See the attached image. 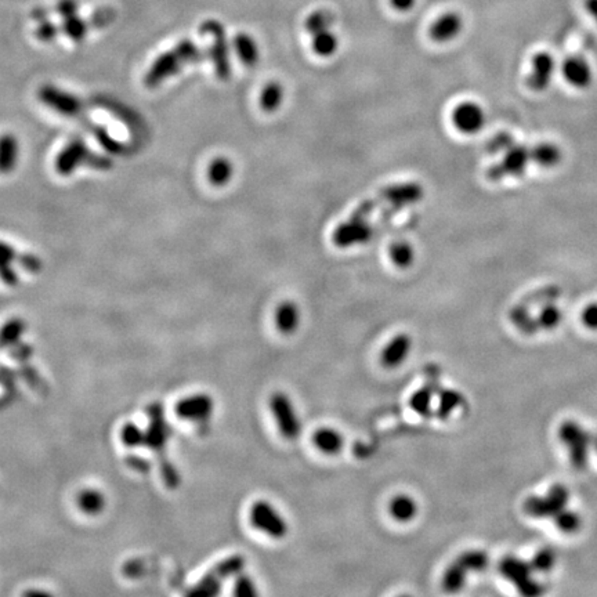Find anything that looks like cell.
Wrapping results in <instances>:
<instances>
[{"label": "cell", "instance_id": "34", "mask_svg": "<svg viewBox=\"0 0 597 597\" xmlns=\"http://www.w3.org/2000/svg\"><path fill=\"white\" fill-rule=\"evenodd\" d=\"M390 258L398 268H408L415 260V249L407 241H400L391 245Z\"/></svg>", "mask_w": 597, "mask_h": 597}, {"label": "cell", "instance_id": "44", "mask_svg": "<svg viewBox=\"0 0 597 597\" xmlns=\"http://www.w3.org/2000/svg\"><path fill=\"white\" fill-rule=\"evenodd\" d=\"M220 592V578H217L214 572L205 577L191 592V595L199 596H214Z\"/></svg>", "mask_w": 597, "mask_h": 597}, {"label": "cell", "instance_id": "48", "mask_svg": "<svg viewBox=\"0 0 597 597\" xmlns=\"http://www.w3.org/2000/svg\"><path fill=\"white\" fill-rule=\"evenodd\" d=\"M60 29H61L60 27H57L55 24L50 21H41L39 27L35 31V37L42 42H50L58 35Z\"/></svg>", "mask_w": 597, "mask_h": 597}, {"label": "cell", "instance_id": "39", "mask_svg": "<svg viewBox=\"0 0 597 597\" xmlns=\"http://www.w3.org/2000/svg\"><path fill=\"white\" fill-rule=\"evenodd\" d=\"M468 571H483L490 564V557L483 551H468L458 557Z\"/></svg>", "mask_w": 597, "mask_h": 597}, {"label": "cell", "instance_id": "8", "mask_svg": "<svg viewBox=\"0 0 597 597\" xmlns=\"http://www.w3.org/2000/svg\"><path fill=\"white\" fill-rule=\"evenodd\" d=\"M270 408L281 434L288 440L298 438L301 424L291 398L284 393H274L270 400Z\"/></svg>", "mask_w": 597, "mask_h": 597}, {"label": "cell", "instance_id": "6", "mask_svg": "<svg viewBox=\"0 0 597 597\" xmlns=\"http://www.w3.org/2000/svg\"><path fill=\"white\" fill-rule=\"evenodd\" d=\"M531 162V150L523 144H514L505 151L502 161L487 171V177L492 181H501L505 177L523 176Z\"/></svg>", "mask_w": 597, "mask_h": 597}, {"label": "cell", "instance_id": "28", "mask_svg": "<svg viewBox=\"0 0 597 597\" xmlns=\"http://www.w3.org/2000/svg\"><path fill=\"white\" fill-rule=\"evenodd\" d=\"M107 499L105 495L98 490H84L78 495V506L82 512L88 516H98L105 509Z\"/></svg>", "mask_w": 597, "mask_h": 597}, {"label": "cell", "instance_id": "18", "mask_svg": "<svg viewBox=\"0 0 597 597\" xmlns=\"http://www.w3.org/2000/svg\"><path fill=\"white\" fill-rule=\"evenodd\" d=\"M313 442L321 452L327 455H336L344 445L343 435L338 430L331 427L318 428L313 435Z\"/></svg>", "mask_w": 597, "mask_h": 597}, {"label": "cell", "instance_id": "24", "mask_svg": "<svg viewBox=\"0 0 597 597\" xmlns=\"http://www.w3.org/2000/svg\"><path fill=\"white\" fill-rule=\"evenodd\" d=\"M27 332V322L21 318H11L0 328V350L17 346Z\"/></svg>", "mask_w": 597, "mask_h": 597}, {"label": "cell", "instance_id": "36", "mask_svg": "<svg viewBox=\"0 0 597 597\" xmlns=\"http://www.w3.org/2000/svg\"><path fill=\"white\" fill-rule=\"evenodd\" d=\"M244 567H245V558L242 556H231V557L225 558L224 561L218 563L214 567L212 572L217 578H220L223 581V579H227L232 575H240L241 571L244 570Z\"/></svg>", "mask_w": 597, "mask_h": 597}, {"label": "cell", "instance_id": "4", "mask_svg": "<svg viewBox=\"0 0 597 597\" xmlns=\"http://www.w3.org/2000/svg\"><path fill=\"white\" fill-rule=\"evenodd\" d=\"M570 491L563 484L551 487L545 497H530L524 502V512L532 518H553L556 514L567 508Z\"/></svg>", "mask_w": 597, "mask_h": 597}, {"label": "cell", "instance_id": "13", "mask_svg": "<svg viewBox=\"0 0 597 597\" xmlns=\"http://www.w3.org/2000/svg\"><path fill=\"white\" fill-rule=\"evenodd\" d=\"M88 148L82 137H74L58 154L55 159V171L61 176H70L85 164Z\"/></svg>", "mask_w": 597, "mask_h": 597}, {"label": "cell", "instance_id": "22", "mask_svg": "<svg viewBox=\"0 0 597 597\" xmlns=\"http://www.w3.org/2000/svg\"><path fill=\"white\" fill-rule=\"evenodd\" d=\"M300 324V310L294 301H284L275 311V325L282 334H294Z\"/></svg>", "mask_w": 597, "mask_h": 597}, {"label": "cell", "instance_id": "31", "mask_svg": "<svg viewBox=\"0 0 597 597\" xmlns=\"http://www.w3.org/2000/svg\"><path fill=\"white\" fill-rule=\"evenodd\" d=\"M334 22L335 15L329 10H315L306 18L304 28L310 35H315L331 29Z\"/></svg>", "mask_w": 597, "mask_h": 597}, {"label": "cell", "instance_id": "21", "mask_svg": "<svg viewBox=\"0 0 597 597\" xmlns=\"http://www.w3.org/2000/svg\"><path fill=\"white\" fill-rule=\"evenodd\" d=\"M563 159V152L555 143H541L531 148V162L541 168L552 169Z\"/></svg>", "mask_w": 597, "mask_h": 597}, {"label": "cell", "instance_id": "3", "mask_svg": "<svg viewBox=\"0 0 597 597\" xmlns=\"http://www.w3.org/2000/svg\"><path fill=\"white\" fill-rule=\"evenodd\" d=\"M499 571L523 596H539L544 593V585L532 578V567L530 563L508 556L501 561Z\"/></svg>", "mask_w": 597, "mask_h": 597}, {"label": "cell", "instance_id": "9", "mask_svg": "<svg viewBox=\"0 0 597 597\" xmlns=\"http://www.w3.org/2000/svg\"><path fill=\"white\" fill-rule=\"evenodd\" d=\"M187 63L181 57V54L177 51L176 47H173L169 51L162 53L150 67L148 72L144 77V85L147 87H157L161 85L164 81L169 79L177 72L183 70V67Z\"/></svg>", "mask_w": 597, "mask_h": 597}, {"label": "cell", "instance_id": "37", "mask_svg": "<svg viewBox=\"0 0 597 597\" xmlns=\"http://www.w3.org/2000/svg\"><path fill=\"white\" fill-rule=\"evenodd\" d=\"M556 527L564 534H575L582 527V518L577 512L568 511L567 508L557 513L553 517Z\"/></svg>", "mask_w": 597, "mask_h": 597}, {"label": "cell", "instance_id": "19", "mask_svg": "<svg viewBox=\"0 0 597 597\" xmlns=\"http://www.w3.org/2000/svg\"><path fill=\"white\" fill-rule=\"evenodd\" d=\"M18 252L4 241H0V281L8 287H15L20 281L13 263L17 261Z\"/></svg>", "mask_w": 597, "mask_h": 597}, {"label": "cell", "instance_id": "29", "mask_svg": "<svg viewBox=\"0 0 597 597\" xmlns=\"http://www.w3.org/2000/svg\"><path fill=\"white\" fill-rule=\"evenodd\" d=\"M390 513L397 521L407 523V521H411L416 516L418 506H416V502L411 497L398 495L390 502Z\"/></svg>", "mask_w": 597, "mask_h": 597}, {"label": "cell", "instance_id": "42", "mask_svg": "<svg viewBox=\"0 0 597 597\" xmlns=\"http://www.w3.org/2000/svg\"><path fill=\"white\" fill-rule=\"evenodd\" d=\"M464 398L457 391H451V390H445L441 394V400H440V407H438V415L441 418H447L457 407H459L462 404Z\"/></svg>", "mask_w": 597, "mask_h": 597}, {"label": "cell", "instance_id": "40", "mask_svg": "<svg viewBox=\"0 0 597 597\" xmlns=\"http://www.w3.org/2000/svg\"><path fill=\"white\" fill-rule=\"evenodd\" d=\"M530 564H531L532 570H535V571H539V572L551 571L556 564L555 551H552L549 548H544V549L538 551L532 557Z\"/></svg>", "mask_w": 597, "mask_h": 597}, {"label": "cell", "instance_id": "50", "mask_svg": "<svg viewBox=\"0 0 597 597\" xmlns=\"http://www.w3.org/2000/svg\"><path fill=\"white\" fill-rule=\"evenodd\" d=\"M78 7L79 6L77 0H60L55 6V10L63 18H67V17L75 15L78 11Z\"/></svg>", "mask_w": 597, "mask_h": 597}, {"label": "cell", "instance_id": "46", "mask_svg": "<svg viewBox=\"0 0 597 597\" xmlns=\"http://www.w3.org/2000/svg\"><path fill=\"white\" fill-rule=\"evenodd\" d=\"M85 165H87L88 168H91V169H96V171H105L112 169L114 162H112V159L110 157L96 154V152H93L90 150L88 151V155L86 158Z\"/></svg>", "mask_w": 597, "mask_h": 597}, {"label": "cell", "instance_id": "23", "mask_svg": "<svg viewBox=\"0 0 597 597\" xmlns=\"http://www.w3.org/2000/svg\"><path fill=\"white\" fill-rule=\"evenodd\" d=\"M234 176V164L225 157H217L208 166V180L214 187H223Z\"/></svg>", "mask_w": 597, "mask_h": 597}, {"label": "cell", "instance_id": "32", "mask_svg": "<svg viewBox=\"0 0 597 597\" xmlns=\"http://www.w3.org/2000/svg\"><path fill=\"white\" fill-rule=\"evenodd\" d=\"M168 437H169L168 425L159 416H154L151 426L145 431V445L154 450H159L165 445V442L168 441Z\"/></svg>", "mask_w": 597, "mask_h": 597}, {"label": "cell", "instance_id": "35", "mask_svg": "<svg viewBox=\"0 0 597 597\" xmlns=\"http://www.w3.org/2000/svg\"><path fill=\"white\" fill-rule=\"evenodd\" d=\"M511 318H512L513 324L525 335H534L539 329L537 318H532L530 315V311L525 307H521V306L514 307Z\"/></svg>", "mask_w": 597, "mask_h": 597}, {"label": "cell", "instance_id": "38", "mask_svg": "<svg viewBox=\"0 0 597 597\" xmlns=\"http://www.w3.org/2000/svg\"><path fill=\"white\" fill-rule=\"evenodd\" d=\"M561 318H563V314H561L560 308L553 303H548L539 311L537 321H538V325H539L541 329L552 331L560 325Z\"/></svg>", "mask_w": 597, "mask_h": 597}, {"label": "cell", "instance_id": "52", "mask_svg": "<svg viewBox=\"0 0 597 597\" xmlns=\"http://www.w3.org/2000/svg\"><path fill=\"white\" fill-rule=\"evenodd\" d=\"M585 8L593 17L597 24V0H585Z\"/></svg>", "mask_w": 597, "mask_h": 597}, {"label": "cell", "instance_id": "5", "mask_svg": "<svg viewBox=\"0 0 597 597\" xmlns=\"http://www.w3.org/2000/svg\"><path fill=\"white\" fill-rule=\"evenodd\" d=\"M38 98L46 107L68 118L84 119V103L77 96L54 85H43L38 90Z\"/></svg>", "mask_w": 597, "mask_h": 597}, {"label": "cell", "instance_id": "20", "mask_svg": "<svg viewBox=\"0 0 597 597\" xmlns=\"http://www.w3.org/2000/svg\"><path fill=\"white\" fill-rule=\"evenodd\" d=\"M18 140L14 134L0 136V173L7 174L15 169L18 162Z\"/></svg>", "mask_w": 597, "mask_h": 597}, {"label": "cell", "instance_id": "12", "mask_svg": "<svg viewBox=\"0 0 597 597\" xmlns=\"http://www.w3.org/2000/svg\"><path fill=\"white\" fill-rule=\"evenodd\" d=\"M555 71V57L548 51H539L531 60V72L527 78V85L534 91H545L552 84Z\"/></svg>", "mask_w": 597, "mask_h": 597}, {"label": "cell", "instance_id": "26", "mask_svg": "<svg viewBox=\"0 0 597 597\" xmlns=\"http://www.w3.org/2000/svg\"><path fill=\"white\" fill-rule=\"evenodd\" d=\"M84 122H85L87 129H90V133L96 137V140L100 143V145L107 152H110L112 155H122V154H125L128 151V145L124 144V143H121V141H118L117 138H114L108 133L107 129L103 128V126L93 125L90 121L87 122L86 119H84Z\"/></svg>", "mask_w": 597, "mask_h": 597}, {"label": "cell", "instance_id": "27", "mask_svg": "<svg viewBox=\"0 0 597 597\" xmlns=\"http://www.w3.org/2000/svg\"><path fill=\"white\" fill-rule=\"evenodd\" d=\"M468 572H469L468 568L457 558L444 572V578H442L444 591L450 593L461 591L466 582Z\"/></svg>", "mask_w": 597, "mask_h": 597}, {"label": "cell", "instance_id": "15", "mask_svg": "<svg viewBox=\"0 0 597 597\" xmlns=\"http://www.w3.org/2000/svg\"><path fill=\"white\" fill-rule=\"evenodd\" d=\"M462 28L464 21L458 13H445L430 25L428 37L434 42H450L461 34Z\"/></svg>", "mask_w": 597, "mask_h": 597}, {"label": "cell", "instance_id": "51", "mask_svg": "<svg viewBox=\"0 0 597 597\" xmlns=\"http://www.w3.org/2000/svg\"><path fill=\"white\" fill-rule=\"evenodd\" d=\"M416 0H390V4L393 8H395L400 13H407L411 8H414Z\"/></svg>", "mask_w": 597, "mask_h": 597}, {"label": "cell", "instance_id": "30", "mask_svg": "<svg viewBox=\"0 0 597 597\" xmlns=\"http://www.w3.org/2000/svg\"><path fill=\"white\" fill-rule=\"evenodd\" d=\"M311 48L320 57H331L339 48V39L334 32H331V29H328L313 35Z\"/></svg>", "mask_w": 597, "mask_h": 597}, {"label": "cell", "instance_id": "14", "mask_svg": "<svg viewBox=\"0 0 597 597\" xmlns=\"http://www.w3.org/2000/svg\"><path fill=\"white\" fill-rule=\"evenodd\" d=\"M561 72L564 79L577 88H586L593 81V72L589 63L579 55L568 57L561 65Z\"/></svg>", "mask_w": 597, "mask_h": 597}, {"label": "cell", "instance_id": "10", "mask_svg": "<svg viewBox=\"0 0 597 597\" xmlns=\"http://www.w3.org/2000/svg\"><path fill=\"white\" fill-rule=\"evenodd\" d=\"M214 398L208 394H194L180 400L174 412L180 419L190 422H205L214 414Z\"/></svg>", "mask_w": 597, "mask_h": 597}, {"label": "cell", "instance_id": "45", "mask_svg": "<svg viewBox=\"0 0 597 597\" xmlns=\"http://www.w3.org/2000/svg\"><path fill=\"white\" fill-rule=\"evenodd\" d=\"M232 593H234V596H256V586H255L254 581L249 577L240 574L238 578H237V581H235L234 592Z\"/></svg>", "mask_w": 597, "mask_h": 597}, {"label": "cell", "instance_id": "16", "mask_svg": "<svg viewBox=\"0 0 597 597\" xmlns=\"http://www.w3.org/2000/svg\"><path fill=\"white\" fill-rule=\"evenodd\" d=\"M412 347V341L408 335L401 334L393 338L387 343L381 355L382 364L386 368H395L398 367L409 354Z\"/></svg>", "mask_w": 597, "mask_h": 597}, {"label": "cell", "instance_id": "41", "mask_svg": "<svg viewBox=\"0 0 597 597\" xmlns=\"http://www.w3.org/2000/svg\"><path fill=\"white\" fill-rule=\"evenodd\" d=\"M431 391L428 388H421L418 390L409 401L411 408L421 416H428L430 415V405H431Z\"/></svg>", "mask_w": 597, "mask_h": 597}, {"label": "cell", "instance_id": "17", "mask_svg": "<svg viewBox=\"0 0 597 597\" xmlns=\"http://www.w3.org/2000/svg\"><path fill=\"white\" fill-rule=\"evenodd\" d=\"M234 50L240 61L247 67H255L260 60V48L257 42L247 32H240L234 37Z\"/></svg>", "mask_w": 597, "mask_h": 597}, {"label": "cell", "instance_id": "25", "mask_svg": "<svg viewBox=\"0 0 597 597\" xmlns=\"http://www.w3.org/2000/svg\"><path fill=\"white\" fill-rule=\"evenodd\" d=\"M285 90L280 82H268L260 93V107L264 112H275L284 103Z\"/></svg>", "mask_w": 597, "mask_h": 597}, {"label": "cell", "instance_id": "11", "mask_svg": "<svg viewBox=\"0 0 597 597\" xmlns=\"http://www.w3.org/2000/svg\"><path fill=\"white\" fill-rule=\"evenodd\" d=\"M452 125L462 134H475L485 125V112L474 101H464L452 111Z\"/></svg>", "mask_w": 597, "mask_h": 597}, {"label": "cell", "instance_id": "43", "mask_svg": "<svg viewBox=\"0 0 597 597\" xmlns=\"http://www.w3.org/2000/svg\"><path fill=\"white\" fill-rule=\"evenodd\" d=\"M121 438L124 444L130 448L145 445V431L134 424H129L122 428Z\"/></svg>", "mask_w": 597, "mask_h": 597}, {"label": "cell", "instance_id": "47", "mask_svg": "<svg viewBox=\"0 0 597 597\" xmlns=\"http://www.w3.org/2000/svg\"><path fill=\"white\" fill-rule=\"evenodd\" d=\"M17 261H18V263H20V265H21L25 271H28V273H34V274H37V273L42 271V258L39 256H37V255H34V254H28V252H27V254H18V258H17Z\"/></svg>", "mask_w": 597, "mask_h": 597}, {"label": "cell", "instance_id": "49", "mask_svg": "<svg viewBox=\"0 0 597 597\" xmlns=\"http://www.w3.org/2000/svg\"><path fill=\"white\" fill-rule=\"evenodd\" d=\"M582 324L589 328V329H597V303H592L589 306H586L582 311Z\"/></svg>", "mask_w": 597, "mask_h": 597}, {"label": "cell", "instance_id": "33", "mask_svg": "<svg viewBox=\"0 0 597 597\" xmlns=\"http://www.w3.org/2000/svg\"><path fill=\"white\" fill-rule=\"evenodd\" d=\"M90 24L86 22L84 18H81L79 15H71L67 18H63V24H61V31L64 35H67L70 39L75 41V42H81L84 41L87 35Z\"/></svg>", "mask_w": 597, "mask_h": 597}, {"label": "cell", "instance_id": "1", "mask_svg": "<svg viewBox=\"0 0 597 597\" xmlns=\"http://www.w3.org/2000/svg\"><path fill=\"white\" fill-rule=\"evenodd\" d=\"M558 438L568 450L571 466L575 470L586 469L593 437L578 422L565 421L558 427Z\"/></svg>", "mask_w": 597, "mask_h": 597}, {"label": "cell", "instance_id": "53", "mask_svg": "<svg viewBox=\"0 0 597 597\" xmlns=\"http://www.w3.org/2000/svg\"><path fill=\"white\" fill-rule=\"evenodd\" d=\"M592 444H593V447H595V450H596L597 452V435H595V437H593V442H592Z\"/></svg>", "mask_w": 597, "mask_h": 597}, {"label": "cell", "instance_id": "2", "mask_svg": "<svg viewBox=\"0 0 597 597\" xmlns=\"http://www.w3.org/2000/svg\"><path fill=\"white\" fill-rule=\"evenodd\" d=\"M199 31L202 35L211 37L214 39L212 46L208 50V54L214 63L217 78L220 81H228L231 77V64H230V47H228L224 25L217 20H206L201 24Z\"/></svg>", "mask_w": 597, "mask_h": 597}, {"label": "cell", "instance_id": "7", "mask_svg": "<svg viewBox=\"0 0 597 597\" xmlns=\"http://www.w3.org/2000/svg\"><path fill=\"white\" fill-rule=\"evenodd\" d=\"M252 525L265 535L281 539L288 534V524L284 517L265 501H257L249 512Z\"/></svg>", "mask_w": 597, "mask_h": 597}]
</instances>
